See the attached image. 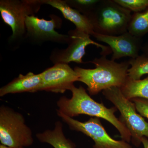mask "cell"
<instances>
[{"label":"cell","instance_id":"obj_1","mask_svg":"<svg viewBox=\"0 0 148 148\" xmlns=\"http://www.w3.org/2000/svg\"><path fill=\"white\" fill-rule=\"evenodd\" d=\"M72 97L68 98L62 96L57 102V111L73 118L80 114L102 118L112 124L119 132L123 141L129 143L131 140L130 132L120 120L115 115L117 109L115 107L108 108L103 103L93 100L82 86L77 88L73 85L70 89Z\"/></svg>","mask_w":148,"mask_h":148},{"label":"cell","instance_id":"obj_2","mask_svg":"<svg viewBox=\"0 0 148 148\" xmlns=\"http://www.w3.org/2000/svg\"><path fill=\"white\" fill-rule=\"evenodd\" d=\"M106 56L103 55L89 62L95 65V69L74 68L78 81L87 86L90 95H96L102 90L112 87L120 88L127 79L130 66L128 61L117 63L108 59Z\"/></svg>","mask_w":148,"mask_h":148},{"label":"cell","instance_id":"obj_3","mask_svg":"<svg viewBox=\"0 0 148 148\" xmlns=\"http://www.w3.org/2000/svg\"><path fill=\"white\" fill-rule=\"evenodd\" d=\"M131 12L120 5L114 0H101L87 16L94 33L116 36L127 32Z\"/></svg>","mask_w":148,"mask_h":148},{"label":"cell","instance_id":"obj_4","mask_svg":"<svg viewBox=\"0 0 148 148\" xmlns=\"http://www.w3.org/2000/svg\"><path fill=\"white\" fill-rule=\"evenodd\" d=\"M43 4L44 0L0 1L1 18L12 31L9 42H18L26 38V18L38 12Z\"/></svg>","mask_w":148,"mask_h":148},{"label":"cell","instance_id":"obj_5","mask_svg":"<svg viewBox=\"0 0 148 148\" xmlns=\"http://www.w3.org/2000/svg\"><path fill=\"white\" fill-rule=\"evenodd\" d=\"M103 94L119 110L121 113L119 119L130 132L133 144L137 147L140 145L141 138H148V123L137 113L134 103L125 98L118 87L103 90Z\"/></svg>","mask_w":148,"mask_h":148},{"label":"cell","instance_id":"obj_6","mask_svg":"<svg viewBox=\"0 0 148 148\" xmlns=\"http://www.w3.org/2000/svg\"><path fill=\"white\" fill-rule=\"evenodd\" d=\"M0 142L11 147H25L34 143L32 130L22 114L4 106L0 108Z\"/></svg>","mask_w":148,"mask_h":148},{"label":"cell","instance_id":"obj_7","mask_svg":"<svg viewBox=\"0 0 148 148\" xmlns=\"http://www.w3.org/2000/svg\"><path fill=\"white\" fill-rule=\"evenodd\" d=\"M69 41L68 46L65 49H55L52 51L50 59L54 64H68L73 62L77 64L83 63L82 58L85 54L86 48L92 45L102 49V56L109 55L111 53L109 47L102 45L94 41L90 38V35L76 29L68 33Z\"/></svg>","mask_w":148,"mask_h":148},{"label":"cell","instance_id":"obj_8","mask_svg":"<svg viewBox=\"0 0 148 148\" xmlns=\"http://www.w3.org/2000/svg\"><path fill=\"white\" fill-rule=\"evenodd\" d=\"M57 115L72 130L82 132L92 139L94 148H132L123 140H114L106 132L100 119L92 117L87 121L82 122L66 116L57 111Z\"/></svg>","mask_w":148,"mask_h":148},{"label":"cell","instance_id":"obj_9","mask_svg":"<svg viewBox=\"0 0 148 148\" xmlns=\"http://www.w3.org/2000/svg\"><path fill=\"white\" fill-rule=\"evenodd\" d=\"M49 16V20L40 18L34 15L27 16L25 20L26 38L37 44L46 42L68 44L69 35L59 34L55 30L61 28L62 19L55 14H51Z\"/></svg>","mask_w":148,"mask_h":148},{"label":"cell","instance_id":"obj_10","mask_svg":"<svg viewBox=\"0 0 148 148\" xmlns=\"http://www.w3.org/2000/svg\"><path fill=\"white\" fill-rule=\"evenodd\" d=\"M43 90L55 93H64L70 90L78 77L68 64H57L41 73Z\"/></svg>","mask_w":148,"mask_h":148},{"label":"cell","instance_id":"obj_11","mask_svg":"<svg viewBox=\"0 0 148 148\" xmlns=\"http://www.w3.org/2000/svg\"><path fill=\"white\" fill-rule=\"evenodd\" d=\"M92 36L97 40L109 45L113 53L111 59L112 61L125 57L134 58L139 56L140 38L134 36L128 32L116 36H106L95 33Z\"/></svg>","mask_w":148,"mask_h":148},{"label":"cell","instance_id":"obj_12","mask_svg":"<svg viewBox=\"0 0 148 148\" xmlns=\"http://www.w3.org/2000/svg\"><path fill=\"white\" fill-rule=\"evenodd\" d=\"M43 90V84L41 74L29 72L18 76L0 88V96L21 92H35Z\"/></svg>","mask_w":148,"mask_h":148},{"label":"cell","instance_id":"obj_13","mask_svg":"<svg viewBox=\"0 0 148 148\" xmlns=\"http://www.w3.org/2000/svg\"><path fill=\"white\" fill-rule=\"evenodd\" d=\"M44 4L49 5L60 11L63 16L73 22L78 30L90 36H93L95 33L88 16L70 6L66 0H44Z\"/></svg>","mask_w":148,"mask_h":148},{"label":"cell","instance_id":"obj_14","mask_svg":"<svg viewBox=\"0 0 148 148\" xmlns=\"http://www.w3.org/2000/svg\"><path fill=\"white\" fill-rule=\"evenodd\" d=\"M36 138L40 142L49 144L54 148H75V145L71 140L67 139L63 131V125L56 121L52 130H47L37 133Z\"/></svg>","mask_w":148,"mask_h":148},{"label":"cell","instance_id":"obj_15","mask_svg":"<svg viewBox=\"0 0 148 148\" xmlns=\"http://www.w3.org/2000/svg\"><path fill=\"white\" fill-rule=\"evenodd\" d=\"M120 89L123 95L128 100L135 98L148 100V77L144 79L135 80L127 76Z\"/></svg>","mask_w":148,"mask_h":148},{"label":"cell","instance_id":"obj_16","mask_svg":"<svg viewBox=\"0 0 148 148\" xmlns=\"http://www.w3.org/2000/svg\"><path fill=\"white\" fill-rule=\"evenodd\" d=\"M127 32L139 38L148 33V8L132 14Z\"/></svg>","mask_w":148,"mask_h":148},{"label":"cell","instance_id":"obj_17","mask_svg":"<svg viewBox=\"0 0 148 148\" xmlns=\"http://www.w3.org/2000/svg\"><path fill=\"white\" fill-rule=\"evenodd\" d=\"M131 68L127 70V76L131 79L138 80L143 75L148 74V56H139L128 61Z\"/></svg>","mask_w":148,"mask_h":148},{"label":"cell","instance_id":"obj_18","mask_svg":"<svg viewBox=\"0 0 148 148\" xmlns=\"http://www.w3.org/2000/svg\"><path fill=\"white\" fill-rule=\"evenodd\" d=\"M101 0H66L70 6L87 16L94 10Z\"/></svg>","mask_w":148,"mask_h":148},{"label":"cell","instance_id":"obj_19","mask_svg":"<svg viewBox=\"0 0 148 148\" xmlns=\"http://www.w3.org/2000/svg\"><path fill=\"white\" fill-rule=\"evenodd\" d=\"M123 7L134 13L140 12L148 8V0H114Z\"/></svg>","mask_w":148,"mask_h":148},{"label":"cell","instance_id":"obj_20","mask_svg":"<svg viewBox=\"0 0 148 148\" xmlns=\"http://www.w3.org/2000/svg\"><path fill=\"white\" fill-rule=\"evenodd\" d=\"M135 104L136 110L141 115L148 119V100L142 98H135L130 100Z\"/></svg>","mask_w":148,"mask_h":148},{"label":"cell","instance_id":"obj_21","mask_svg":"<svg viewBox=\"0 0 148 148\" xmlns=\"http://www.w3.org/2000/svg\"><path fill=\"white\" fill-rule=\"evenodd\" d=\"M141 143L143 144L144 148H148V140L145 137H143L141 139Z\"/></svg>","mask_w":148,"mask_h":148},{"label":"cell","instance_id":"obj_22","mask_svg":"<svg viewBox=\"0 0 148 148\" xmlns=\"http://www.w3.org/2000/svg\"><path fill=\"white\" fill-rule=\"evenodd\" d=\"M0 148H25V147H8V146L4 145L1 144L0 145Z\"/></svg>","mask_w":148,"mask_h":148}]
</instances>
